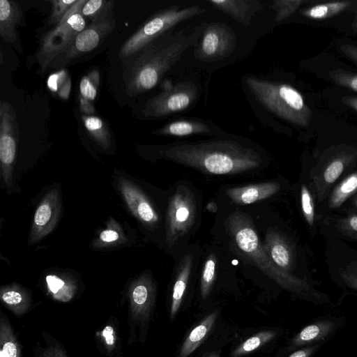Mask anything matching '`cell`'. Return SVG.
Instances as JSON below:
<instances>
[{
	"instance_id": "cell-1",
	"label": "cell",
	"mask_w": 357,
	"mask_h": 357,
	"mask_svg": "<svg viewBox=\"0 0 357 357\" xmlns=\"http://www.w3.org/2000/svg\"><path fill=\"white\" fill-rule=\"evenodd\" d=\"M204 24L190 33L167 32L123 61L126 92L137 96L153 89L179 61L185 50L197 46Z\"/></svg>"
},
{
	"instance_id": "cell-2",
	"label": "cell",
	"mask_w": 357,
	"mask_h": 357,
	"mask_svg": "<svg viewBox=\"0 0 357 357\" xmlns=\"http://www.w3.org/2000/svg\"><path fill=\"white\" fill-rule=\"evenodd\" d=\"M163 155L169 160L214 174L238 173L260 165L259 154L232 139L178 142Z\"/></svg>"
},
{
	"instance_id": "cell-3",
	"label": "cell",
	"mask_w": 357,
	"mask_h": 357,
	"mask_svg": "<svg viewBox=\"0 0 357 357\" xmlns=\"http://www.w3.org/2000/svg\"><path fill=\"white\" fill-rule=\"evenodd\" d=\"M245 82L254 98L267 110L295 126H308L312 111L296 89L252 76Z\"/></svg>"
},
{
	"instance_id": "cell-4",
	"label": "cell",
	"mask_w": 357,
	"mask_h": 357,
	"mask_svg": "<svg viewBox=\"0 0 357 357\" xmlns=\"http://www.w3.org/2000/svg\"><path fill=\"white\" fill-rule=\"evenodd\" d=\"M229 226L238 249L266 275L287 289L311 295L319 294L305 280L283 271L274 264L245 216L239 213H233L229 218Z\"/></svg>"
},
{
	"instance_id": "cell-5",
	"label": "cell",
	"mask_w": 357,
	"mask_h": 357,
	"mask_svg": "<svg viewBox=\"0 0 357 357\" xmlns=\"http://www.w3.org/2000/svg\"><path fill=\"white\" fill-rule=\"evenodd\" d=\"M204 11L199 6L181 8L178 5L160 10L144 22L122 45L119 59L123 61L132 56L174 26Z\"/></svg>"
},
{
	"instance_id": "cell-6",
	"label": "cell",
	"mask_w": 357,
	"mask_h": 357,
	"mask_svg": "<svg viewBox=\"0 0 357 357\" xmlns=\"http://www.w3.org/2000/svg\"><path fill=\"white\" fill-rule=\"evenodd\" d=\"M197 86L190 81L172 84L166 81L162 91L144 105L142 113L148 119H161L191 108L199 96Z\"/></svg>"
},
{
	"instance_id": "cell-7",
	"label": "cell",
	"mask_w": 357,
	"mask_h": 357,
	"mask_svg": "<svg viewBox=\"0 0 357 357\" xmlns=\"http://www.w3.org/2000/svg\"><path fill=\"white\" fill-rule=\"evenodd\" d=\"M85 26V20L79 11L43 34L36 55L42 73L50 68L52 62L68 49Z\"/></svg>"
},
{
	"instance_id": "cell-8",
	"label": "cell",
	"mask_w": 357,
	"mask_h": 357,
	"mask_svg": "<svg viewBox=\"0 0 357 357\" xmlns=\"http://www.w3.org/2000/svg\"><path fill=\"white\" fill-rule=\"evenodd\" d=\"M236 41V33L229 26L218 22H211L204 24L195 53L202 61H217L234 51Z\"/></svg>"
},
{
	"instance_id": "cell-9",
	"label": "cell",
	"mask_w": 357,
	"mask_h": 357,
	"mask_svg": "<svg viewBox=\"0 0 357 357\" xmlns=\"http://www.w3.org/2000/svg\"><path fill=\"white\" fill-rule=\"evenodd\" d=\"M115 25L112 17L101 22L91 23L76 36L68 49L52 62L50 68L63 67L93 50L113 31Z\"/></svg>"
},
{
	"instance_id": "cell-10",
	"label": "cell",
	"mask_w": 357,
	"mask_h": 357,
	"mask_svg": "<svg viewBox=\"0 0 357 357\" xmlns=\"http://www.w3.org/2000/svg\"><path fill=\"white\" fill-rule=\"evenodd\" d=\"M19 136L16 113L10 104H0V160L2 176L7 185H10L13 164L15 160Z\"/></svg>"
},
{
	"instance_id": "cell-11",
	"label": "cell",
	"mask_w": 357,
	"mask_h": 357,
	"mask_svg": "<svg viewBox=\"0 0 357 357\" xmlns=\"http://www.w3.org/2000/svg\"><path fill=\"white\" fill-rule=\"evenodd\" d=\"M195 215V206L192 194L185 188H179L169 204L167 239L169 245L189 229Z\"/></svg>"
},
{
	"instance_id": "cell-12",
	"label": "cell",
	"mask_w": 357,
	"mask_h": 357,
	"mask_svg": "<svg viewBox=\"0 0 357 357\" xmlns=\"http://www.w3.org/2000/svg\"><path fill=\"white\" fill-rule=\"evenodd\" d=\"M356 153H342L330 159L311 173L312 188L319 202L325 199L329 190L343 172L356 158Z\"/></svg>"
},
{
	"instance_id": "cell-13",
	"label": "cell",
	"mask_w": 357,
	"mask_h": 357,
	"mask_svg": "<svg viewBox=\"0 0 357 357\" xmlns=\"http://www.w3.org/2000/svg\"><path fill=\"white\" fill-rule=\"evenodd\" d=\"M61 211L59 191L51 190L39 204L33 218L30 243H36L55 227Z\"/></svg>"
},
{
	"instance_id": "cell-14",
	"label": "cell",
	"mask_w": 357,
	"mask_h": 357,
	"mask_svg": "<svg viewBox=\"0 0 357 357\" xmlns=\"http://www.w3.org/2000/svg\"><path fill=\"white\" fill-rule=\"evenodd\" d=\"M154 290L148 279L142 278L131 287L129 300V324L142 326L146 324L154 303Z\"/></svg>"
},
{
	"instance_id": "cell-15",
	"label": "cell",
	"mask_w": 357,
	"mask_h": 357,
	"mask_svg": "<svg viewBox=\"0 0 357 357\" xmlns=\"http://www.w3.org/2000/svg\"><path fill=\"white\" fill-rule=\"evenodd\" d=\"M264 248L277 267L290 273L294 266V255L290 244L281 234L268 231Z\"/></svg>"
},
{
	"instance_id": "cell-16",
	"label": "cell",
	"mask_w": 357,
	"mask_h": 357,
	"mask_svg": "<svg viewBox=\"0 0 357 357\" xmlns=\"http://www.w3.org/2000/svg\"><path fill=\"white\" fill-rule=\"evenodd\" d=\"M119 185L125 199L139 219L149 224L158 221V215L147 199L139 190L124 178H121Z\"/></svg>"
},
{
	"instance_id": "cell-17",
	"label": "cell",
	"mask_w": 357,
	"mask_h": 357,
	"mask_svg": "<svg viewBox=\"0 0 357 357\" xmlns=\"http://www.w3.org/2000/svg\"><path fill=\"white\" fill-rule=\"evenodd\" d=\"M220 131L219 128L202 119H181L169 122L155 130L157 135L185 137L199 134H211Z\"/></svg>"
},
{
	"instance_id": "cell-18",
	"label": "cell",
	"mask_w": 357,
	"mask_h": 357,
	"mask_svg": "<svg viewBox=\"0 0 357 357\" xmlns=\"http://www.w3.org/2000/svg\"><path fill=\"white\" fill-rule=\"evenodd\" d=\"M208 3L243 24H249L252 16L261 8L257 1L210 0Z\"/></svg>"
},
{
	"instance_id": "cell-19",
	"label": "cell",
	"mask_w": 357,
	"mask_h": 357,
	"mask_svg": "<svg viewBox=\"0 0 357 357\" xmlns=\"http://www.w3.org/2000/svg\"><path fill=\"white\" fill-rule=\"evenodd\" d=\"M280 185L275 182H268L241 188H229L227 195L235 203L249 204L275 194Z\"/></svg>"
},
{
	"instance_id": "cell-20",
	"label": "cell",
	"mask_w": 357,
	"mask_h": 357,
	"mask_svg": "<svg viewBox=\"0 0 357 357\" xmlns=\"http://www.w3.org/2000/svg\"><path fill=\"white\" fill-rule=\"evenodd\" d=\"M22 11L12 0H0V36L8 43L17 39V28L21 22Z\"/></svg>"
},
{
	"instance_id": "cell-21",
	"label": "cell",
	"mask_w": 357,
	"mask_h": 357,
	"mask_svg": "<svg viewBox=\"0 0 357 357\" xmlns=\"http://www.w3.org/2000/svg\"><path fill=\"white\" fill-rule=\"evenodd\" d=\"M0 298L2 303L17 316L29 311L31 299L28 294L18 286H7L1 289Z\"/></svg>"
},
{
	"instance_id": "cell-22",
	"label": "cell",
	"mask_w": 357,
	"mask_h": 357,
	"mask_svg": "<svg viewBox=\"0 0 357 357\" xmlns=\"http://www.w3.org/2000/svg\"><path fill=\"white\" fill-rule=\"evenodd\" d=\"M335 328V322L331 320L318 321L303 328L292 340V344L298 347L324 340Z\"/></svg>"
},
{
	"instance_id": "cell-23",
	"label": "cell",
	"mask_w": 357,
	"mask_h": 357,
	"mask_svg": "<svg viewBox=\"0 0 357 357\" xmlns=\"http://www.w3.org/2000/svg\"><path fill=\"white\" fill-rule=\"evenodd\" d=\"M218 312H214L192 329L184 341L179 357H188L203 342L210 332L216 318Z\"/></svg>"
},
{
	"instance_id": "cell-24",
	"label": "cell",
	"mask_w": 357,
	"mask_h": 357,
	"mask_svg": "<svg viewBox=\"0 0 357 357\" xmlns=\"http://www.w3.org/2000/svg\"><path fill=\"white\" fill-rule=\"evenodd\" d=\"M353 3V1L348 0L321 3L304 8L300 13L303 17L311 20H326L347 10Z\"/></svg>"
},
{
	"instance_id": "cell-25",
	"label": "cell",
	"mask_w": 357,
	"mask_h": 357,
	"mask_svg": "<svg viewBox=\"0 0 357 357\" xmlns=\"http://www.w3.org/2000/svg\"><path fill=\"white\" fill-rule=\"evenodd\" d=\"M1 357H22L20 345L7 317L1 312L0 317Z\"/></svg>"
},
{
	"instance_id": "cell-26",
	"label": "cell",
	"mask_w": 357,
	"mask_h": 357,
	"mask_svg": "<svg viewBox=\"0 0 357 357\" xmlns=\"http://www.w3.org/2000/svg\"><path fill=\"white\" fill-rule=\"evenodd\" d=\"M357 192V170L342 180L328 195L329 209L338 208L350 197Z\"/></svg>"
},
{
	"instance_id": "cell-27",
	"label": "cell",
	"mask_w": 357,
	"mask_h": 357,
	"mask_svg": "<svg viewBox=\"0 0 357 357\" xmlns=\"http://www.w3.org/2000/svg\"><path fill=\"white\" fill-rule=\"evenodd\" d=\"M192 267V259L185 256L179 266V270L173 288L172 302L170 310V318L173 319L176 316L186 289Z\"/></svg>"
},
{
	"instance_id": "cell-28",
	"label": "cell",
	"mask_w": 357,
	"mask_h": 357,
	"mask_svg": "<svg viewBox=\"0 0 357 357\" xmlns=\"http://www.w3.org/2000/svg\"><path fill=\"white\" fill-rule=\"evenodd\" d=\"M46 283L49 293L58 301L67 303L73 299L75 294V286L70 280L56 275H48Z\"/></svg>"
},
{
	"instance_id": "cell-29",
	"label": "cell",
	"mask_w": 357,
	"mask_h": 357,
	"mask_svg": "<svg viewBox=\"0 0 357 357\" xmlns=\"http://www.w3.org/2000/svg\"><path fill=\"white\" fill-rule=\"evenodd\" d=\"M82 119L91 137L102 147L107 148L110 144L111 135L107 124L100 118L93 115L84 114Z\"/></svg>"
},
{
	"instance_id": "cell-30",
	"label": "cell",
	"mask_w": 357,
	"mask_h": 357,
	"mask_svg": "<svg viewBox=\"0 0 357 357\" xmlns=\"http://www.w3.org/2000/svg\"><path fill=\"white\" fill-rule=\"evenodd\" d=\"M113 4L112 0H87L80 13L91 23L101 22L112 17Z\"/></svg>"
},
{
	"instance_id": "cell-31",
	"label": "cell",
	"mask_w": 357,
	"mask_h": 357,
	"mask_svg": "<svg viewBox=\"0 0 357 357\" xmlns=\"http://www.w3.org/2000/svg\"><path fill=\"white\" fill-rule=\"evenodd\" d=\"M335 231L341 236L357 241V213H349L345 216L328 219Z\"/></svg>"
},
{
	"instance_id": "cell-32",
	"label": "cell",
	"mask_w": 357,
	"mask_h": 357,
	"mask_svg": "<svg viewBox=\"0 0 357 357\" xmlns=\"http://www.w3.org/2000/svg\"><path fill=\"white\" fill-rule=\"evenodd\" d=\"M275 335V333L271 331L258 333L243 342V344L233 352L232 356L234 357H238L250 353L273 339Z\"/></svg>"
},
{
	"instance_id": "cell-33",
	"label": "cell",
	"mask_w": 357,
	"mask_h": 357,
	"mask_svg": "<svg viewBox=\"0 0 357 357\" xmlns=\"http://www.w3.org/2000/svg\"><path fill=\"white\" fill-rule=\"evenodd\" d=\"M100 84V73L93 69L84 76L79 83V96L88 101L94 100Z\"/></svg>"
},
{
	"instance_id": "cell-34",
	"label": "cell",
	"mask_w": 357,
	"mask_h": 357,
	"mask_svg": "<svg viewBox=\"0 0 357 357\" xmlns=\"http://www.w3.org/2000/svg\"><path fill=\"white\" fill-rule=\"evenodd\" d=\"M311 189L307 185L303 183L301 186L300 196L303 217L308 226L313 229L315 222V210L313 193Z\"/></svg>"
},
{
	"instance_id": "cell-35",
	"label": "cell",
	"mask_w": 357,
	"mask_h": 357,
	"mask_svg": "<svg viewBox=\"0 0 357 357\" xmlns=\"http://www.w3.org/2000/svg\"><path fill=\"white\" fill-rule=\"evenodd\" d=\"M70 85V79L64 70L52 74L47 80L49 89L53 92H57L63 99L68 98Z\"/></svg>"
},
{
	"instance_id": "cell-36",
	"label": "cell",
	"mask_w": 357,
	"mask_h": 357,
	"mask_svg": "<svg viewBox=\"0 0 357 357\" xmlns=\"http://www.w3.org/2000/svg\"><path fill=\"white\" fill-rule=\"evenodd\" d=\"M305 1L303 0H274L272 8L275 12V20L280 22L293 15Z\"/></svg>"
},
{
	"instance_id": "cell-37",
	"label": "cell",
	"mask_w": 357,
	"mask_h": 357,
	"mask_svg": "<svg viewBox=\"0 0 357 357\" xmlns=\"http://www.w3.org/2000/svg\"><path fill=\"white\" fill-rule=\"evenodd\" d=\"M328 75L338 86L357 92V73L338 68L329 71Z\"/></svg>"
},
{
	"instance_id": "cell-38",
	"label": "cell",
	"mask_w": 357,
	"mask_h": 357,
	"mask_svg": "<svg viewBox=\"0 0 357 357\" xmlns=\"http://www.w3.org/2000/svg\"><path fill=\"white\" fill-rule=\"evenodd\" d=\"M337 275L347 287L357 290V259L340 265L337 268Z\"/></svg>"
},
{
	"instance_id": "cell-39",
	"label": "cell",
	"mask_w": 357,
	"mask_h": 357,
	"mask_svg": "<svg viewBox=\"0 0 357 357\" xmlns=\"http://www.w3.org/2000/svg\"><path fill=\"white\" fill-rule=\"evenodd\" d=\"M215 265V259L213 255L208 257L204 264L201 278V293L204 298L208 294L213 283Z\"/></svg>"
},
{
	"instance_id": "cell-40",
	"label": "cell",
	"mask_w": 357,
	"mask_h": 357,
	"mask_svg": "<svg viewBox=\"0 0 357 357\" xmlns=\"http://www.w3.org/2000/svg\"><path fill=\"white\" fill-rule=\"evenodd\" d=\"M77 0H51L52 12L49 17L48 24L57 26L70 7Z\"/></svg>"
},
{
	"instance_id": "cell-41",
	"label": "cell",
	"mask_w": 357,
	"mask_h": 357,
	"mask_svg": "<svg viewBox=\"0 0 357 357\" xmlns=\"http://www.w3.org/2000/svg\"><path fill=\"white\" fill-rule=\"evenodd\" d=\"M100 339L108 354L112 355L117 352L118 335L113 324H107L102 328L100 332Z\"/></svg>"
},
{
	"instance_id": "cell-42",
	"label": "cell",
	"mask_w": 357,
	"mask_h": 357,
	"mask_svg": "<svg viewBox=\"0 0 357 357\" xmlns=\"http://www.w3.org/2000/svg\"><path fill=\"white\" fill-rule=\"evenodd\" d=\"M38 357H68L63 347L55 340L47 341V346L38 353Z\"/></svg>"
},
{
	"instance_id": "cell-43",
	"label": "cell",
	"mask_w": 357,
	"mask_h": 357,
	"mask_svg": "<svg viewBox=\"0 0 357 357\" xmlns=\"http://www.w3.org/2000/svg\"><path fill=\"white\" fill-rule=\"evenodd\" d=\"M340 52L357 64V46L353 44L344 43L340 46Z\"/></svg>"
},
{
	"instance_id": "cell-44",
	"label": "cell",
	"mask_w": 357,
	"mask_h": 357,
	"mask_svg": "<svg viewBox=\"0 0 357 357\" xmlns=\"http://www.w3.org/2000/svg\"><path fill=\"white\" fill-rule=\"evenodd\" d=\"M99 238L103 242L110 243L118 240L119 235L114 230L107 229L100 233Z\"/></svg>"
},
{
	"instance_id": "cell-45",
	"label": "cell",
	"mask_w": 357,
	"mask_h": 357,
	"mask_svg": "<svg viewBox=\"0 0 357 357\" xmlns=\"http://www.w3.org/2000/svg\"><path fill=\"white\" fill-rule=\"evenodd\" d=\"M317 345L310 346L296 351L289 357H310L317 349Z\"/></svg>"
},
{
	"instance_id": "cell-46",
	"label": "cell",
	"mask_w": 357,
	"mask_h": 357,
	"mask_svg": "<svg viewBox=\"0 0 357 357\" xmlns=\"http://www.w3.org/2000/svg\"><path fill=\"white\" fill-rule=\"evenodd\" d=\"M79 98L81 111L84 112L85 115H91L93 114L94 108L91 102L84 100L80 96H79Z\"/></svg>"
},
{
	"instance_id": "cell-47",
	"label": "cell",
	"mask_w": 357,
	"mask_h": 357,
	"mask_svg": "<svg viewBox=\"0 0 357 357\" xmlns=\"http://www.w3.org/2000/svg\"><path fill=\"white\" fill-rule=\"evenodd\" d=\"M342 102L357 112V96H344L342 98Z\"/></svg>"
},
{
	"instance_id": "cell-48",
	"label": "cell",
	"mask_w": 357,
	"mask_h": 357,
	"mask_svg": "<svg viewBox=\"0 0 357 357\" xmlns=\"http://www.w3.org/2000/svg\"><path fill=\"white\" fill-rule=\"evenodd\" d=\"M352 29L354 32L357 33V12L355 15L354 19L352 22Z\"/></svg>"
},
{
	"instance_id": "cell-49",
	"label": "cell",
	"mask_w": 357,
	"mask_h": 357,
	"mask_svg": "<svg viewBox=\"0 0 357 357\" xmlns=\"http://www.w3.org/2000/svg\"><path fill=\"white\" fill-rule=\"evenodd\" d=\"M352 203L357 208V195H354L352 199Z\"/></svg>"
}]
</instances>
